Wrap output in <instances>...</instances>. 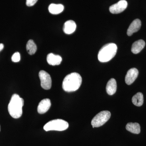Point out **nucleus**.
<instances>
[{"label": "nucleus", "mask_w": 146, "mask_h": 146, "mask_svg": "<svg viewBox=\"0 0 146 146\" xmlns=\"http://www.w3.org/2000/svg\"><path fill=\"white\" fill-rule=\"evenodd\" d=\"M82 82V78L77 73H71L68 75L63 80L62 87L67 92L75 91L79 89Z\"/></svg>", "instance_id": "nucleus-1"}, {"label": "nucleus", "mask_w": 146, "mask_h": 146, "mask_svg": "<svg viewBox=\"0 0 146 146\" xmlns=\"http://www.w3.org/2000/svg\"><path fill=\"white\" fill-rule=\"evenodd\" d=\"M24 104L23 99L21 98L18 94H13L8 106L9 113L12 117L14 119L21 117L23 114Z\"/></svg>", "instance_id": "nucleus-2"}, {"label": "nucleus", "mask_w": 146, "mask_h": 146, "mask_svg": "<svg viewBox=\"0 0 146 146\" xmlns=\"http://www.w3.org/2000/svg\"><path fill=\"white\" fill-rule=\"evenodd\" d=\"M117 50V46L114 43H109L103 46L99 52L98 58L100 62H108L115 57Z\"/></svg>", "instance_id": "nucleus-3"}, {"label": "nucleus", "mask_w": 146, "mask_h": 146, "mask_svg": "<svg viewBox=\"0 0 146 146\" xmlns=\"http://www.w3.org/2000/svg\"><path fill=\"white\" fill-rule=\"evenodd\" d=\"M69 127V124L67 121L63 119H57L50 121L44 127V129L46 131H63L67 129Z\"/></svg>", "instance_id": "nucleus-4"}, {"label": "nucleus", "mask_w": 146, "mask_h": 146, "mask_svg": "<svg viewBox=\"0 0 146 146\" xmlns=\"http://www.w3.org/2000/svg\"><path fill=\"white\" fill-rule=\"evenodd\" d=\"M111 117V113L109 111H102L96 115L91 121L93 127L102 126L107 122Z\"/></svg>", "instance_id": "nucleus-5"}, {"label": "nucleus", "mask_w": 146, "mask_h": 146, "mask_svg": "<svg viewBox=\"0 0 146 146\" xmlns=\"http://www.w3.org/2000/svg\"><path fill=\"white\" fill-rule=\"evenodd\" d=\"M41 86L45 90H49L52 86V79L48 73L44 70L40 71L39 74Z\"/></svg>", "instance_id": "nucleus-6"}, {"label": "nucleus", "mask_w": 146, "mask_h": 146, "mask_svg": "<svg viewBox=\"0 0 146 146\" xmlns=\"http://www.w3.org/2000/svg\"><path fill=\"white\" fill-rule=\"evenodd\" d=\"M127 6V2L126 1L121 0L110 7V11L113 14H118L125 10Z\"/></svg>", "instance_id": "nucleus-7"}, {"label": "nucleus", "mask_w": 146, "mask_h": 146, "mask_svg": "<svg viewBox=\"0 0 146 146\" xmlns=\"http://www.w3.org/2000/svg\"><path fill=\"white\" fill-rule=\"evenodd\" d=\"M138 74L139 72L136 68H132L129 70L125 76V83L127 85L132 84L138 77Z\"/></svg>", "instance_id": "nucleus-8"}, {"label": "nucleus", "mask_w": 146, "mask_h": 146, "mask_svg": "<svg viewBox=\"0 0 146 146\" xmlns=\"http://www.w3.org/2000/svg\"><path fill=\"white\" fill-rule=\"evenodd\" d=\"M51 103L49 99L46 98L42 100L39 102L37 107V111L40 114L46 112L50 108Z\"/></svg>", "instance_id": "nucleus-9"}, {"label": "nucleus", "mask_w": 146, "mask_h": 146, "mask_svg": "<svg viewBox=\"0 0 146 146\" xmlns=\"http://www.w3.org/2000/svg\"><path fill=\"white\" fill-rule=\"evenodd\" d=\"M141 20L138 19H135L131 23L127 31V34L128 36H130L135 33L141 29Z\"/></svg>", "instance_id": "nucleus-10"}, {"label": "nucleus", "mask_w": 146, "mask_h": 146, "mask_svg": "<svg viewBox=\"0 0 146 146\" xmlns=\"http://www.w3.org/2000/svg\"><path fill=\"white\" fill-rule=\"evenodd\" d=\"M76 25L74 21L69 20L65 22L63 27V30L65 34H72L75 31Z\"/></svg>", "instance_id": "nucleus-11"}, {"label": "nucleus", "mask_w": 146, "mask_h": 146, "mask_svg": "<svg viewBox=\"0 0 146 146\" xmlns=\"http://www.w3.org/2000/svg\"><path fill=\"white\" fill-rule=\"evenodd\" d=\"M62 60L61 56L58 55H55L53 53H50L47 55V61L50 65H60Z\"/></svg>", "instance_id": "nucleus-12"}, {"label": "nucleus", "mask_w": 146, "mask_h": 146, "mask_svg": "<svg viewBox=\"0 0 146 146\" xmlns=\"http://www.w3.org/2000/svg\"><path fill=\"white\" fill-rule=\"evenodd\" d=\"M145 46V43L142 39L138 40L133 43L131 47V51L134 54H137L141 52Z\"/></svg>", "instance_id": "nucleus-13"}, {"label": "nucleus", "mask_w": 146, "mask_h": 146, "mask_svg": "<svg viewBox=\"0 0 146 146\" xmlns=\"http://www.w3.org/2000/svg\"><path fill=\"white\" fill-rule=\"evenodd\" d=\"M117 89V84L116 80L114 78L110 80L107 84L106 91L107 94L110 96L114 95L116 93Z\"/></svg>", "instance_id": "nucleus-14"}, {"label": "nucleus", "mask_w": 146, "mask_h": 146, "mask_svg": "<svg viewBox=\"0 0 146 146\" xmlns=\"http://www.w3.org/2000/svg\"><path fill=\"white\" fill-rule=\"evenodd\" d=\"M126 129L131 133L139 134L141 132V126L137 123H129L126 126Z\"/></svg>", "instance_id": "nucleus-15"}, {"label": "nucleus", "mask_w": 146, "mask_h": 146, "mask_svg": "<svg viewBox=\"0 0 146 146\" xmlns=\"http://www.w3.org/2000/svg\"><path fill=\"white\" fill-rule=\"evenodd\" d=\"M64 6L62 5L52 3L49 6L48 10L52 14L56 15L61 13L64 10Z\"/></svg>", "instance_id": "nucleus-16"}, {"label": "nucleus", "mask_w": 146, "mask_h": 146, "mask_svg": "<svg viewBox=\"0 0 146 146\" xmlns=\"http://www.w3.org/2000/svg\"><path fill=\"white\" fill-rule=\"evenodd\" d=\"M132 102L136 106H141L144 102L143 95L141 92H138L134 95L132 98Z\"/></svg>", "instance_id": "nucleus-17"}, {"label": "nucleus", "mask_w": 146, "mask_h": 146, "mask_svg": "<svg viewBox=\"0 0 146 146\" xmlns=\"http://www.w3.org/2000/svg\"><path fill=\"white\" fill-rule=\"evenodd\" d=\"M26 48L27 51L30 55L34 54L36 52L37 47L34 41L32 39L29 40L27 44Z\"/></svg>", "instance_id": "nucleus-18"}, {"label": "nucleus", "mask_w": 146, "mask_h": 146, "mask_svg": "<svg viewBox=\"0 0 146 146\" xmlns=\"http://www.w3.org/2000/svg\"><path fill=\"white\" fill-rule=\"evenodd\" d=\"M11 60L13 62H18L21 60L20 54L18 52H15L11 57Z\"/></svg>", "instance_id": "nucleus-19"}, {"label": "nucleus", "mask_w": 146, "mask_h": 146, "mask_svg": "<svg viewBox=\"0 0 146 146\" xmlns=\"http://www.w3.org/2000/svg\"><path fill=\"white\" fill-rule=\"evenodd\" d=\"M38 0H26V5L27 6H33L37 2Z\"/></svg>", "instance_id": "nucleus-20"}, {"label": "nucleus", "mask_w": 146, "mask_h": 146, "mask_svg": "<svg viewBox=\"0 0 146 146\" xmlns=\"http://www.w3.org/2000/svg\"><path fill=\"white\" fill-rule=\"evenodd\" d=\"M4 48V45L2 44H0V52Z\"/></svg>", "instance_id": "nucleus-21"}, {"label": "nucleus", "mask_w": 146, "mask_h": 146, "mask_svg": "<svg viewBox=\"0 0 146 146\" xmlns=\"http://www.w3.org/2000/svg\"><path fill=\"white\" fill-rule=\"evenodd\" d=\"M0 131H1V127H0Z\"/></svg>", "instance_id": "nucleus-22"}]
</instances>
